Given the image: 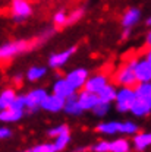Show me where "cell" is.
I'll return each instance as SVG.
<instances>
[{
  "label": "cell",
  "mask_w": 151,
  "mask_h": 152,
  "mask_svg": "<svg viewBox=\"0 0 151 152\" xmlns=\"http://www.w3.org/2000/svg\"><path fill=\"white\" fill-rule=\"evenodd\" d=\"M25 115V111L15 110V108H6V110H0V120L3 123H16L22 117Z\"/></svg>",
  "instance_id": "cell-19"
},
{
  "label": "cell",
  "mask_w": 151,
  "mask_h": 152,
  "mask_svg": "<svg viewBox=\"0 0 151 152\" xmlns=\"http://www.w3.org/2000/svg\"><path fill=\"white\" fill-rule=\"evenodd\" d=\"M131 32H132V29H123V31H122V37H120V38L126 41L128 38L131 37Z\"/></svg>",
  "instance_id": "cell-36"
},
{
  "label": "cell",
  "mask_w": 151,
  "mask_h": 152,
  "mask_svg": "<svg viewBox=\"0 0 151 152\" xmlns=\"http://www.w3.org/2000/svg\"><path fill=\"white\" fill-rule=\"evenodd\" d=\"M53 34H55V28H47V29H44L37 38H34V44H35V47L41 45V44L46 42L47 39H50V38L53 37Z\"/></svg>",
  "instance_id": "cell-30"
},
{
  "label": "cell",
  "mask_w": 151,
  "mask_h": 152,
  "mask_svg": "<svg viewBox=\"0 0 151 152\" xmlns=\"http://www.w3.org/2000/svg\"><path fill=\"white\" fill-rule=\"evenodd\" d=\"M52 92L59 95V96H62V98H65V99H68L69 96H72V95L76 94V91L72 88V85L68 82L66 77H59V79H56V80L53 82Z\"/></svg>",
  "instance_id": "cell-10"
},
{
  "label": "cell",
  "mask_w": 151,
  "mask_h": 152,
  "mask_svg": "<svg viewBox=\"0 0 151 152\" xmlns=\"http://www.w3.org/2000/svg\"><path fill=\"white\" fill-rule=\"evenodd\" d=\"M145 44H147V47H151V28L145 35Z\"/></svg>",
  "instance_id": "cell-37"
},
{
  "label": "cell",
  "mask_w": 151,
  "mask_h": 152,
  "mask_svg": "<svg viewBox=\"0 0 151 152\" xmlns=\"http://www.w3.org/2000/svg\"><path fill=\"white\" fill-rule=\"evenodd\" d=\"M49 95V92L44 88H34L29 89L25 94V99H27V111L29 113H35L38 110H41V104L44 101V98Z\"/></svg>",
  "instance_id": "cell-6"
},
{
  "label": "cell",
  "mask_w": 151,
  "mask_h": 152,
  "mask_svg": "<svg viewBox=\"0 0 151 152\" xmlns=\"http://www.w3.org/2000/svg\"><path fill=\"white\" fill-rule=\"evenodd\" d=\"M29 152H31V151H29Z\"/></svg>",
  "instance_id": "cell-40"
},
{
  "label": "cell",
  "mask_w": 151,
  "mask_h": 152,
  "mask_svg": "<svg viewBox=\"0 0 151 152\" xmlns=\"http://www.w3.org/2000/svg\"><path fill=\"white\" fill-rule=\"evenodd\" d=\"M24 76L25 75H22V73H16V75L13 76V83L18 86L19 83H22V79H24Z\"/></svg>",
  "instance_id": "cell-34"
},
{
  "label": "cell",
  "mask_w": 151,
  "mask_h": 152,
  "mask_svg": "<svg viewBox=\"0 0 151 152\" xmlns=\"http://www.w3.org/2000/svg\"><path fill=\"white\" fill-rule=\"evenodd\" d=\"M46 73H47V67H44V66H31L25 73V79L28 82H38L46 76Z\"/></svg>",
  "instance_id": "cell-21"
},
{
  "label": "cell",
  "mask_w": 151,
  "mask_h": 152,
  "mask_svg": "<svg viewBox=\"0 0 151 152\" xmlns=\"http://www.w3.org/2000/svg\"><path fill=\"white\" fill-rule=\"evenodd\" d=\"M32 48H35L34 39H15V41H9L4 42L0 47V58L1 60H10L15 57L25 54L28 51H31Z\"/></svg>",
  "instance_id": "cell-1"
},
{
  "label": "cell",
  "mask_w": 151,
  "mask_h": 152,
  "mask_svg": "<svg viewBox=\"0 0 151 152\" xmlns=\"http://www.w3.org/2000/svg\"><path fill=\"white\" fill-rule=\"evenodd\" d=\"M139 20H141V10L138 7H129L122 15L120 23H122V28L123 29H132Z\"/></svg>",
  "instance_id": "cell-14"
},
{
  "label": "cell",
  "mask_w": 151,
  "mask_h": 152,
  "mask_svg": "<svg viewBox=\"0 0 151 152\" xmlns=\"http://www.w3.org/2000/svg\"><path fill=\"white\" fill-rule=\"evenodd\" d=\"M10 136H12V130H10L9 127L3 126V127L0 129V139H9Z\"/></svg>",
  "instance_id": "cell-33"
},
{
  "label": "cell",
  "mask_w": 151,
  "mask_h": 152,
  "mask_svg": "<svg viewBox=\"0 0 151 152\" xmlns=\"http://www.w3.org/2000/svg\"><path fill=\"white\" fill-rule=\"evenodd\" d=\"M84 15H85V7H76V9H74V10L69 13L68 25H74V23H76L78 20H81V19L84 18Z\"/></svg>",
  "instance_id": "cell-27"
},
{
  "label": "cell",
  "mask_w": 151,
  "mask_h": 152,
  "mask_svg": "<svg viewBox=\"0 0 151 152\" xmlns=\"http://www.w3.org/2000/svg\"><path fill=\"white\" fill-rule=\"evenodd\" d=\"M78 99H79V104L84 111H93L94 107L100 102L98 95L91 91H87V89H81L78 92Z\"/></svg>",
  "instance_id": "cell-11"
},
{
  "label": "cell",
  "mask_w": 151,
  "mask_h": 152,
  "mask_svg": "<svg viewBox=\"0 0 151 152\" xmlns=\"http://www.w3.org/2000/svg\"><path fill=\"white\" fill-rule=\"evenodd\" d=\"M91 152H110V140H100L91 146Z\"/></svg>",
  "instance_id": "cell-32"
},
{
  "label": "cell",
  "mask_w": 151,
  "mask_h": 152,
  "mask_svg": "<svg viewBox=\"0 0 151 152\" xmlns=\"http://www.w3.org/2000/svg\"><path fill=\"white\" fill-rule=\"evenodd\" d=\"M144 57H145V58H147V60L151 63V47H148V48H147V51L144 53Z\"/></svg>",
  "instance_id": "cell-38"
},
{
  "label": "cell",
  "mask_w": 151,
  "mask_h": 152,
  "mask_svg": "<svg viewBox=\"0 0 151 152\" xmlns=\"http://www.w3.org/2000/svg\"><path fill=\"white\" fill-rule=\"evenodd\" d=\"M76 53V45H72L66 50H62V51H57V53H53L49 56V60H47V64L50 69H62L66 66V63L72 58V56Z\"/></svg>",
  "instance_id": "cell-5"
},
{
  "label": "cell",
  "mask_w": 151,
  "mask_h": 152,
  "mask_svg": "<svg viewBox=\"0 0 151 152\" xmlns=\"http://www.w3.org/2000/svg\"><path fill=\"white\" fill-rule=\"evenodd\" d=\"M135 99H136V92L133 86H119L116 99H114V107L122 114L131 113Z\"/></svg>",
  "instance_id": "cell-3"
},
{
  "label": "cell",
  "mask_w": 151,
  "mask_h": 152,
  "mask_svg": "<svg viewBox=\"0 0 151 152\" xmlns=\"http://www.w3.org/2000/svg\"><path fill=\"white\" fill-rule=\"evenodd\" d=\"M65 77L68 79V82L72 85V88L76 92H79L81 89H84V86L90 77V72L85 67H75V69L69 70Z\"/></svg>",
  "instance_id": "cell-7"
},
{
  "label": "cell",
  "mask_w": 151,
  "mask_h": 152,
  "mask_svg": "<svg viewBox=\"0 0 151 152\" xmlns=\"http://www.w3.org/2000/svg\"><path fill=\"white\" fill-rule=\"evenodd\" d=\"M136 96L151 98V82H138L135 86Z\"/></svg>",
  "instance_id": "cell-25"
},
{
  "label": "cell",
  "mask_w": 151,
  "mask_h": 152,
  "mask_svg": "<svg viewBox=\"0 0 151 152\" xmlns=\"http://www.w3.org/2000/svg\"><path fill=\"white\" fill-rule=\"evenodd\" d=\"M132 146L136 152H144L151 146V133H136L133 134Z\"/></svg>",
  "instance_id": "cell-16"
},
{
  "label": "cell",
  "mask_w": 151,
  "mask_h": 152,
  "mask_svg": "<svg viewBox=\"0 0 151 152\" xmlns=\"http://www.w3.org/2000/svg\"><path fill=\"white\" fill-rule=\"evenodd\" d=\"M95 130L101 134L113 136L117 133H122V121H101L95 126Z\"/></svg>",
  "instance_id": "cell-15"
},
{
  "label": "cell",
  "mask_w": 151,
  "mask_h": 152,
  "mask_svg": "<svg viewBox=\"0 0 151 152\" xmlns=\"http://www.w3.org/2000/svg\"><path fill=\"white\" fill-rule=\"evenodd\" d=\"M138 58H132L125 61L113 75V82L119 86H136L138 79L135 75V64Z\"/></svg>",
  "instance_id": "cell-2"
},
{
  "label": "cell",
  "mask_w": 151,
  "mask_h": 152,
  "mask_svg": "<svg viewBox=\"0 0 151 152\" xmlns=\"http://www.w3.org/2000/svg\"><path fill=\"white\" fill-rule=\"evenodd\" d=\"M74 152H91V146H78L74 149Z\"/></svg>",
  "instance_id": "cell-35"
},
{
  "label": "cell",
  "mask_w": 151,
  "mask_h": 152,
  "mask_svg": "<svg viewBox=\"0 0 151 152\" xmlns=\"http://www.w3.org/2000/svg\"><path fill=\"white\" fill-rule=\"evenodd\" d=\"M63 133H71L69 130V126L68 124H59V126H55V127H52V129H49V132L47 134L50 136V137H57V136H60V134H63Z\"/></svg>",
  "instance_id": "cell-31"
},
{
  "label": "cell",
  "mask_w": 151,
  "mask_h": 152,
  "mask_svg": "<svg viewBox=\"0 0 151 152\" xmlns=\"http://www.w3.org/2000/svg\"><path fill=\"white\" fill-rule=\"evenodd\" d=\"M63 111L66 114H69V115H81V114L84 113V110H82V107L79 104V99H78V92L75 95H72V96H69L65 101Z\"/></svg>",
  "instance_id": "cell-17"
},
{
  "label": "cell",
  "mask_w": 151,
  "mask_h": 152,
  "mask_svg": "<svg viewBox=\"0 0 151 152\" xmlns=\"http://www.w3.org/2000/svg\"><path fill=\"white\" fill-rule=\"evenodd\" d=\"M68 18H69V13H66L65 10H57L56 13L53 15L55 26H65V25H68Z\"/></svg>",
  "instance_id": "cell-28"
},
{
  "label": "cell",
  "mask_w": 151,
  "mask_h": 152,
  "mask_svg": "<svg viewBox=\"0 0 151 152\" xmlns=\"http://www.w3.org/2000/svg\"><path fill=\"white\" fill-rule=\"evenodd\" d=\"M107 83H110L107 75L103 73V72H98V73H94V75H91L88 77V80H87L84 89L91 91V92H94V94H98Z\"/></svg>",
  "instance_id": "cell-9"
},
{
  "label": "cell",
  "mask_w": 151,
  "mask_h": 152,
  "mask_svg": "<svg viewBox=\"0 0 151 152\" xmlns=\"http://www.w3.org/2000/svg\"><path fill=\"white\" fill-rule=\"evenodd\" d=\"M151 113V98H144V96H136L133 102L131 114L135 117H147Z\"/></svg>",
  "instance_id": "cell-13"
},
{
  "label": "cell",
  "mask_w": 151,
  "mask_h": 152,
  "mask_svg": "<svg viewBox=\"0 0 151 152\" xmlns=\"http://www.w3.org/2000/svg\"><path fill=\"white\" fill-rule=\"evenodd\" d=\"M110 108H112V104H110V102L100 101L94 107V110H93L91 113L94 114L95 117H98V118H103V117H106L107 114L110 113Z\"/></svg>",
  "instance_id": "cell-23"
},
{
  "label": "cell",
  "mask_w": 151,
  "mask_h": 152,
  "mask_svg": "<svg viewBox=\"0 0 151 152\" xmlns=\"http://www.w3.org/2000/svg\"><path fill=\"white\" fill-rule=\"evenodd\" d=\"M117 86H116V83H107L100 92H98V98H100V101H104V102H114V99H116V95H117Z\"/></svg>",
  "instance_id": "cell-18"
},
{
  "label": "cell",
  "mask_w": 151,
  "mask_h": 152,
  "mask_svg": "<svg viewBox=\"0 0 151 152\" xmlns=\"http://www.w3.org/2000/svg\"><path fill=\"white\" fill-rule=\"evenodd\" d=\"M53 142H55V146H56L57 152H63L68 148L69 142H71V133H63V134L57 136V137H55Z\"/></svg>",
  "instance_id": "cell-24"
},
{
  "label": "cell",
  "mask_w": 151,
  "mask_h": 152,
  "mask_svg": "<svg viewBox=\"0 0 151 152\" xmlns=\"http://www.w3.org/2000/svg\"><path fill=\"white\" fill-rule=\"evenodd\" d=\"M132 143L125 137H117L110 140V152H131Z\"/></svg>",
  "instance_id": "cell-22"
},
{
  "label": "cell",
  "mask_w": 151,
  "mask_h": 152,
  "mask_svg": "<svg viewBox=\"0 0 151 152\" xmlns=\"http://www.w3.org/2000/svg\"><path fill=\"white\" fill-rule=\"evenodd\" d=\"M145 25H147L148 28H151V16H148V18L145 19Z\"/></svg>",
  "instance_id": "cell-39"
},
{
  "label": "cell",
  "mask_w": 151,
  "mask_h": 152,
  "mask_svg": "<svg viewBox=\"0 0 151 152\" xmlns=\"http://www.w3.org/2000/svg\"><path fill=\"white\" fill-rule=\"evenodd\" d=\"M65 98H62V96H59L56 94H49L46 98H44V101H43V104H41V110L43 111H47V113H59V111H63V108H65Z\"/></svg>",
  "instance_id": "cell-8"
},
{
  "label": "cell",
  "mask_w": 151,
  "mask_h": 152,
  "mask_svg": "<svg viewBox=\"0 0 151 152\" xmlns=\"http://www.w3.org/2000/svg\"><path fill=\"white\" fill-rule=\"evenodd\" d=\"M135 75L138 82H151V63L145 57H141L136 60Z\"/></svg>",
  "instance_id": "cell-12"
},
{
  "label": "cell",
  "mask_w": 151,
  "mask_h": 152,
  "mask_svg": "<svg viewBox=\"0 0 151 152\" xmlns=\"http://www.w3.org/2000/svg\"><path fill=\"white\" fill-rule=\"evenodd\" d=\"M138 130H139V127L136 123H133L131 120L122 121V134H136Z\"/></svg>",
  "instance_id": "cell-29"
},
{
  "label": "cell",
  "mask_w": 151,
  "mask_h": 152,
  "mask_svg": "<svg viewBox=\"0 0 151 152\" xmlns=\"http://www.w3.org/2000/svg\"><path fill=\"white\" fill-rule=\"evenodd\" d=\"M10 18L21 23L32 15V6L28 0H10Z\"/></svg>",
  "instance_id": "cell-4"
},
{
  "label": "cell",
  "mask_w": 151,
  "mask_h": 152,
  "mask_svg": "<svg viewBox=\"0 0 151 152\" xmlns=\"http://www.w3.org/2000/svg\"><path fill=\"white\" fill-rule=\"evenodd\" d=\"M16 96H18V94H16V91L13 88H4L0 92V110L9 108Z\"/></svg>",
  "instance_id": "cell-20"
},
{
  "label": "cell",
  "mask_w": 151,
  "mask_h": 152,
  "mask_svg": "<svg viewBox=\"0 0 151 152\" xmlns=\"http://www.w3.org/2000/svg\"><path fill=\"white\" fill-rule=\"evenodd\" d=\"M31 152H57L55 142H44V143H38L35 146H32Z\"/></svg>",
  "instance_id": "cell-26"
}]
</instances>
